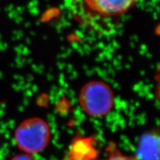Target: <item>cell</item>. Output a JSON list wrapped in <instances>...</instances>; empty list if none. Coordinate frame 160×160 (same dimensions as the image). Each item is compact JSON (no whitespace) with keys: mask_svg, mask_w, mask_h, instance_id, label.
<instances>
[{"mask_svg":"<svg viewBox=\"0 0 160 160\" xmlns=\"http://www.w3.org/2000/svg\"><path fill=\"white\" fill-rule=\"evenodd\" d=\"M14 136L17 146L22 152L28 154L36 153L48 146L50 129L48 124L42 119L29 118L17 127Z\"/></svg>","mask_w":160,"mask_h":160,"instance_id":"obj_1","label":"cell"},{"mask_svg":"<svg viewBox=\"0 0 160 160\" xmlns=\"http://www.w3.org/2000/svg\"><path fill=\"white\" fill-rule=\"evenodd\" d=\"M79 103L89 116L102 117L111 111L113 107V92L109 86L103 82H90L82 89Z\"/></svg>","mask_w":160,"mask_h":160,"instance_id":"obj_2","label":"cell"},{"mask_svg":"<svg viewBox=\"0 0 160 160\" xmlns=\"http://www.w3.org/2000/svg\"><path fill=\"white\" fill-rule=\"evenodd\" d=\"M137 0H82L86 8L98 17L108 18L126 13Z\"/></svg>","mask_w":160,"mask_h":160,"instance_id":"obj_3","label":"cell"},{"mask_svg":"<svg viewBox=\"0 0 160 160\" xmlns=\"http://www.w3.org/2000/svg\"><path fill=\"white\" fill-rule=\"evenodd\" d=\"M96 150L90 138H79L70 148L68 160H94Z\"/></svg>","mask_w":160,"mask_h":160,"instance_id":"obj_4","label":"cell"},{"mask_svg":"<svg viewBox=\"0 0 160 160\" xmlns=\"http://www.w3.org/2000/svg\"><path fill=\"white\" fill-rule=\"evenodd\" d=\"M139 160H159V138L152 133L144 136L139 143Z\"/></svg>","mask_w":160,"mask_h":160,"instance_id":"obj_5","label":"cell"},{"mask_svg":"<svg viewBox=\"0 0 160 160\" xmlns=\"http://www.w3.org/2000/svg\"><path fill=\"white\" fill-rule=\"evenodd\" d=\"M108 160H139L136 158L123 155L116 148H111L109 153Z\"/></svg>","mask_w":160,"mask_h":160,"instance_id":"obj_6","label":"cell"},{"mask_svg":"<svg viewBox=\"0 0 160 160\" xmlns=\"http://www.w3.org/2000/svg\"><path fill=\"white\" fill-rule=\"evenodd\" d=\"M11 160H36V159L33 158L32 156H30V154L23 153L17 155V156H14Z\"/></svg>","mask_w":160,"mask_h":160,"instance_id":"obj_7","label":"cell"}]
</instances>
